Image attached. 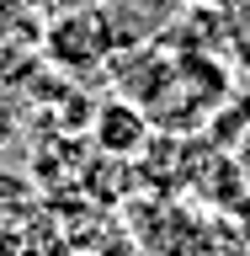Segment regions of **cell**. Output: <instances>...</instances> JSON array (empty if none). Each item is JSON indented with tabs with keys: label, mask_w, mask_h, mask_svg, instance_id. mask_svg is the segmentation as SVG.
Instances as JSON below:
<instances>
[{
	"label": "cell",
	"mask_w": 250,
	"mask_h": 256,
	"mask_svg": "<svg viewBox=\"0 0 250 256\" xmlns=\"http://www.w3.org/2000/svg\"><path fill=\"white\" fill-rule=\"evenodd\" d=\"M112 48H117V38H112V11H96V6L59 11L43 27V54H48V64H59L64 75H85L96 64H107Z\"/></svg>",
	"instance_id": "cell-1"
},
{
	"label": "cell",
	"mask_w": 250,
	"mask_h": 256,
	"mask_svg": "<svg viewBox=\"0 0 250 256\" xmlns=\"http://www.w3.org/2000/svg\"><path fill=\"white\" fill-rule=\"evenodd\" d=\"M144 134H149V128H144V112L133 107V102H107V107L96 112V144H101L107 155H133Z\"/></svg>",
	"instance_id": "cell-2"
},
{
	"label": "cell",
	"mask_w": 250,
	"mask_h": 256,
	"mask_svg": "<svg viewBox=\"0 0 250 256\" xmlns=\"http://www.w3.org/2000/svg\"><path fill=\"white\" fill-rule=\"evenodd\" d=\"M21 134V102H16L11 86H0V150Z\"/></svg>",
	"instance_id": "cell-3"
},
{
	"label": "cell",
	"mask_w": 250,
	"mask_h": 256,
	"mask_svg": "<svg viewBox=\"0 0 250 256\" xmlns=\"http://www.w3.org/2000/svg\"><path fill=\"white\" fill-rule=\"evenodd\" d=\"M27 22V0H0V32H11Z\"/></svg>",
	"instance_id": "cell-4"
}]
</instances>
